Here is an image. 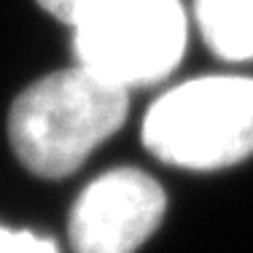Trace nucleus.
<instances>
[{
  "label": "nucleus",
  "mask_w": 253,
  "mask_h": 253,
  "mask_svg": "<svg viewBox=\"0 0 253 253\" xmlns=\"http://www.w3.org/2000/svg\"><path fill=\"white\" fill-rule=\"evenodd\" d=\"M0 253H59L57 245L27 229H11L0 224Z\"/></svg>",
  "instance_id": "nucleus-6"
},
{
  "label": "nucleus",
  "mask_w": 253,
  "mask_h": 253,
  "mask_svg": "<svg viewBox=\"0 0 253 253\" xmlns=\"http://www.w3.org/2000/svg\"><path fill=\"white\" fill-rule=\"evenodd\" d=\"M126 111V89L76 65L35 81L14 100L8 137L30 172L65 178L124 124Z\"/></svg>",
  "instance_id": "nucleus-1"
},
{
  "label": "nucleus",
  "mask_w": 253,
  "mask_h": 253,
  "mask_svg": "<svg viewBox=\"0 0 253 253\" xmlns=\"http://www.w3.org/2000/svg\"><path fill=\"white\" fill-rule=\"evenodd\" d=\"M194 22L215 57L253 59V0H194Z\"/></svg>",
  "instance_id": "nucleus-5"
},
{
  "label": "nucleus",
  "mask_w": 253,
  "mask_h": 253,
  "mask_svg": "<svg viewBox=\"0 0 253 253\" xmlns=\"http://www.w3.org/2000/svg\"><path fill=\"white\" fill-rule=\"evenodd\" d=\"M186 41L180 0H105L73 27L76 65L126 92L165 81L183 59Z\"/></svg>",
  "instance_id": "nucleus-3"
},
{
  "label": "nucleus",
  "mask_w": 253,
  "mask_h": 253,
  "mask_svg": "<svg viewBox=\"0 0 253 253\" xmlns=\"http://www.w3.org/2000/svg\"><path fill=\"white\" fill-rule=\"evenodd\" d=\"M167 197L151 175L116 167L94 178L68 221L73 253H135L165 218Z\"/></svg>",
  "instance_id": "nucleus-4"
},
{
  "label": "nucleus",
  "mask_w": 253,
  "mask_h": 253,
  "mask_svg": "<svg viewBox=\"0 0 253 253\" xmlns=\"http://www.w3.org/2000/svg\"><path fill=\"white\" fill-rule=\"evenodd\" d=\"M143 143L183 170L245 162L253 154V78L202 76L172 86L146 113Z\"/></svg>",
  "instance_id": "nucleus-2"
},
{
  "label": "nucleus",
  "mask_w": 253,
  "mask_h": 253,
  "mask_svg": "<svg viewBox=\"0 0 253 253\" xmlns=\"http://www.w3.org/2000/svg\"><path fill=\"white\" fill-rule=\"evenodd\" d=\"M38 3L43 11H49L54 19L76 27L78 22H84L92 11H97L105 0H38Z\"/></svg>",
  "instance_id": "nucleus-7"
}]
</instances>
